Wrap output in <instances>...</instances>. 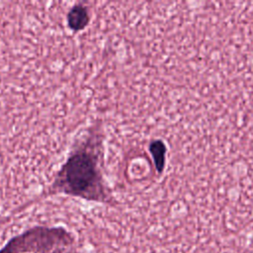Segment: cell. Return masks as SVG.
Returning <instances> with one entry per match:
<instances>
[{"instance_id": "6da1fadb", "label": "cell", "mask_w": 253, "mask_h": 253, "mask_svg": "<svg viewBox=\"0 0 253 253\" xmlns=\"http://www.w3.org/2000/svg\"><path fill=\"white\" fill-rule=\"evenodd\" d=\"M103 141L101 126H92L70 151L49 192L113 205L114 197L103 173Z\"/></svg>"}, {"instance_id": "7a4b0ae2", "label": "cell", "mask_w": 253, "mask_h": 253, "mask_svg": "<svg viewBox=\"0 0 253 253\" xmlns=\"http://www.w3.org/2000/svg\"><path fill=\"white\" fill-rule=\"evenodd\" d=\"M73 236L62 227L36 226L12 239L0 253H72Z\"/></svg>"}, {"instance_id": "3957f363", "label": "cell", "mask_w": 253, "mask_h": 253, "mask_svg": "<svg viewBox=\"0 0 253 253\" xmlns=\"http://www.w3.org/2000/svg\"><path fill=\"white\" fill-rule=\"evenodd\" d=\"M90 19L88 7L83 3H76L67 12L66 23L71 31L80 32L89 25Z\"/></svg>"}, {"instance_id": "277c9868", "label": "cell", "mask_w": 253, "mask_h": 253, "mask_svg": "<svg viewBox=\"0 0 253 253\" xmlns=\"http://www.w3.org/2000/svg\"><path fill=\"white\" fill-rule=\"evenodd\" d=\"M149 151L152 155L155 167L158 172H162L165 166L166 146L161 140H153L149 144Z\"/></svg>"}]
</instances>
